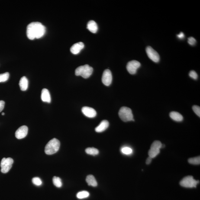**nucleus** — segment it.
<instances>
[{"instance_id": "obj_1", "label": "nucleus", "mask_w": 200, "mask_h": 200, "mask_svg": "<svg viewBox=\"0 0 200 200\" xmlns=\"http://www.w3.org/2000/svg\"><path fill=\"white\" fill-rule=\"evenodd\" d=\"M45 32V27L40 22H32L27 26V36L30 40L41 38L44 35Z\"/></svg>"}, {"instance_id": "obj_2", "label": "nucleus", "mask_w": 200, "mask_h": 200, "mask_svg": "<svg viewBox=\"0 0 200 200\" xmlns=\"http://www.w3.org/2000/svg\"><path fill=\"white\" fill-rule=\"evenodd\" d=\"M60 142L56 138H53L50 140L45 147V153L47 155H51L57 153L59 150Z\"/></svg>"}, {"instance_id": "obj_3", "label": "nucleus", "mask_w": 200, "mask_h": 200, "mask_svg": "<svg viewBox=\"0 0 200 200\" xmlns=\"http://www.w3.org/2000/svg\"><path fill=\"white\" fill-rule=\"evenodd\" d=\"M93 69L89 65H85L83 66L78 67L75 70V73L76 76H81L86 79L89 78L92 74Z\"/></svg>"}, {"instance_id": "obj_4", "label": "nucleus", "mask_w": 200, "mask_h": 200, "mask_svg": "<svg viewBox=\"0 0 200 200\" xmlns=\"http://www.w3.org/2000/svg\"><path fill=\"white\" fill-rule=\"evenodd\" d=\"M119 116L121 119L124 122L134 121L132 110L128 107H122L119 112Z\"/></svg>"}, {"instance_id": "obj_5", "label": "nucleus", "mask_w": 200, "mask_h": 200, "mask_svg": "<svg viewBox=\"0 0 200 200\" xmlns=\"http://www.w3.org/2000/svg\"><path fill=\"white\" fill-rule=\"evenodd\" d=\"M199 181L194 179L192 176L185 177L180 182V185L183 187L186 188H196Z\"/></svg>"}, {"instance_id": "obj_6", "label": "nucleus", "mask_w": 200, "mask_h": 200, "mask_svg": "<svg viewBox=\"0 0 200 200\" xmlns=\"http://www.w3.org/2000/svg\"><path fill=\"white\" fill-rule=\"evenodd\" d=\"M162 144L160 141L156 140L152 143L148 152L149 157L153 158L160 153V149L162 147Z\"/></svg>"}, {"instance_id": "obj_7", "label": "nucleus", "mask_w": 200, "mask_h": 200, "mask_svg": "<svg viewBox=\"0 0 200 200\" xmlns=\"http://www.w3.org/2000/svg\"><path fill=\"white\" fill-rule=\"evenodd\" d=\"M13 163L14 160L11 158H3L1 163V172L4 173H8L11 168Z\"/></svg>"}, {"instance_id": "obj_8", "label": "nucleus", "mask_w": 200, "mask_h": 200, "mask_svg": "<svg viewBox=\"0 0 200 200\" xmlns=\"http://www.w3.org/2000/svg\"><path fill=\"white\" fill-rule=\"evenodd\" d=\"M140 62L136 60L130 61L127 63V69L129 73L132 75H134L137 72V69L140 66Z\"/></svg>"}, {"instance_id": "obj_9", "label": "nucleus", "mask_w": 200, "mask_h": 200, "mask_svg": "<svg viewBox=\"0 0 200 200\" xmlns=\"http://www.w3.org/2000/svg\"><path fill=\"white\" fill-rule=\"evenodd\" d=\"M146 52L148 57L153 61L157 63L160 60V56L158 53L154 49L150 46L146 48Z\"/></svg>"}, {"instance_id": "obj_10", "label": "nucleus", "mask_w": 200, "mask_h": 200, "mask_svg": "<svg viewBox=\"0 0 200 200\" xmlns=\"http://www.w3.org/2000/svg\"><path fill=\"white\" fill-rule=\"evenodd\" d=\"M102 82L106 86H109L112 83V75L109 69H106L103 74Z\"/></svg>"}, {"instance_id": "obj_11", "label": "nucleus", "mask_w": 200, "mask_h": 200, "mask_svg": "<svg viewBox=\"0 0 200 200\" xmlns=\"http://www.w3.org/2000/svg\"><path fill=\"white\" fill-rule=\"evenodd\" d=\"M28 127L26 126H22L19 128L15 132V137L17 139L24 138L27 135Z\"/></svg>"}, {"instance_id": "obj_12", "label": "nucleus", "mask_w": 200, "mask_h": 200, "mask_svg": "<svg viewBox=\"0 0 200 200\" xmlns=\"http://www.w3.org/2000/svg\"><path fill=\"white\" fill-rule=\"evenodd\" d=\"M82 111L85 116L89 118H94L97 114L96 111L94 109L89 107H83L82 108Z\"/></svg>"}, {"instance_id": "obj_13", "label": "nucleus", "mask_w": 200, "mask_h": 200, "mask_svg": "<svg viewBox=\"0 0 200 200\" xmlns=\"http://www.w3.org/2000/svg\"><path fill=\"white\" fill-rule=\"evenodd\" d=\"M84 47V45L82 42L77 43L72 45L70 49L72 53L74 55L78 54Z\"/></svg>"}, {"instance_id": "obj_14", "label": "nucleus", "mask_w": 200, "mask_h": 200, "mask_svg": "<svg viewBox=\"0 0 200 200\" xmlns=\"http://www.w3.org/2000/svg\"><path fill=\"white\" fill-rule=\"evenodd\" d=\"M109 126V123L107 120H103L102 121L99 125L96 127L95 129L96 132H102L108 128Z\"/></svg>"}, {"instance_id": "obj_15", "label": "nucleus", "mask_w": 200, "mask_h": 200, "mask_svg": "<svg viewBox=\"0 0 200 200\" xmlns=\"http://www.w3.org/2000/svg\"><path fill=\"white\" fill-rule=\"evenodd\" d=\"M41 98L42 101L44 102H46L50 103L51 102V97L50 93L47 89L44 88L42 90Z\"/></svg>"}, {"instance_id": "obj_16", "label": "nucleus", "mask_w": 200, "mask_h": 200, "mask_svg": "<svg viewBox=\"0 0 200 200\" xmlns=\"http://www.w3.org/2000/svg\"><path fill=\"white\" fill-rule=\"evenodd\" d=\"M87 28L91 32L95 33L97 32L98 30V25L95 21H91L88 22Z\"/></svg>"}, {"instance_id": "obj_17", "label": "nucleus", "mask_w": 200, "mask_h": 200, "mask_svg": "<svg viewBox=\"0 0 200 200\" xmlns=\"http://www.w3.org/2000/svg\"><path fill=\"white\" fill-rule=\"evenodd\" d=\"M19 85L21 91L27 90L28 86V81L25 76H23L20 79Z\"/></svg>"}, {"instance_id": "obj_18", "label": "nucleus", "mask_w": 200, "mask_h": 200, "mask_svg": "<svg viewBox=\"0 0 200 200\" xmlns=\"http://www.w3.org/2000/svg\"><path fill=\"white\" fill-rule=\"evenodd\" d=\"M169 115L171 118L175 121L181 122L183 120V117L182 114L176 112H172Z\"/></svg>"}, {"instance_id": "obj_19", "label": "nucleus", "mask_w": 200, "mask_h": 200, "mask_svg": "<svg viewBox=\"0 0 200 200\" xmlns=\"http://www.w3.org/2000/svg\"><path fill=\"white\" fill-rule=\"evenodd\" d=\"M86 182L89 186L96 187L98 185V183L95 177L92 175H89L87 176Z\"/></svg>"}, {"instance_id": "obj_20", "label": "nucleus", "mask_w": 200, "mask_h": 200, "mask_svg": "<svg viewBox=\"0 0 200 200\" xmlns=\"http://www.w3.org/2000/svg\"><path fill=\"white\" fill-rule=\"evenodd\" d=\"M85 152L88 155L96 156L99 153L98 149L94 147H88L85 150Z\"/></svg>"}, {"instance_id": "obj_21", "label": "nucleus", "mask_w": 200, "mask_h": 200, "mask_svg": "<svg viewBox=\"0 0 200 200\" xmlns=\"http://www.w3.org/2000/svg\"><path fill=\"white\" fill-rule=\"evenodd\" d=\"M89 196V192L86 191H82L77 194L76 196L79 199H83L86 198Z\"/></svg>"}, {"instance_id": "obj_22", "label": "nucleus", "mask_w": 200, "mask_h": 200, "mask_svg": "<svg viewBox=\"0 0 200 200\" xmlns=\"http://www.w3.org/2000/svg\"><path fill=\"white\" fill-rule=\"evenodd\" d=\"M53 182L55 186L58 188L61 187L62 185L61 179L58 177L54 176L53 178Z\"/></svg>"}, {"instance_id": "obj_23", "label": "nucleus", "mask_w": 200, "mask_h": 200, "mask_svg": "<svg viewBox=\"0 0 200 200\" xmlns=\"http://www.w3.org/2000/svg\"><path fill=\"white\" fill-rule=\"evenodd\" d=\"M188 162L191 164L194 165H198L200 164V156L198 157L191 158L188 159Z\"/></svg>"}, {"instance_id": "obj_24", "label": "nucleus", "mask_w": 200, "mask_h": 200, "mask_svg": "<svg viewBox=\"0 0 200 200\" xmlns=\"http://www.w3.org/2000/svg\"><path fill=\"white\" fill-rule=\"evenodd\" d=\"M9 77V74L8 72L0 74V82H5L8 80Z\"/></svg>"}, {"instance_id": "obj_25", "label": "nucleus", "mask_w": 200, "mask_h": 200, "mask_svg": "<svg viewBox=\"0 0 200 200\" xmlns=\"http://www.w3.org/2000/svg\"><path fill=\"white\" fill-rule=\"evenodd\" d=\"M121 152L125 155H129L132 153V150L130 147H124L121 149Z\"/></svg>"}, {"instance_id": "obj_26", "label": "nucleus", "mask_w": 200, "mask_h": 200, "mask_svg": "<svg viewBox=\"0 0 200 200\" xmlns=\"http://www.w3.org/2000/svg\"><path fill=\"white\" fill-rule=\"evenodd\" d=\"M32 182L36 186H40L42 184V181L38 177L33 178L32 179Z\"/></svg>"}, {"instance_id": "obj_27", "label": "nucleus", "mask_w": 200, "mask_h": 200, "mask_svg": "<svg viewBox=\"0 0 200 200\" xmlns=\"http://www.w3.org/2000/svg\"><path fill=\"white\" fill-rule=\"evenodd\" d=\"M194 112L197 114L198 117H200V108L197 105H194L192 107Z\"/></svg>"}, {"instance_id": "obj_28", "label": "nucleus", "mask_w": 200, "mask_h": 200, "mask_svg": "<svg viewBox=\"0 0 200 200\" xmlns=\"http://www.w3.org/2000/svg\"><path fill=\"white\" fill-rule=\"evenodd\" d=\"M189 75L191 78H193L194 79H196L198 77V75H197V73L194 71H191L190 72Z\"/></svg>"}, {"instance_id": "obj_29", "label": "nucleus", "mask_w": 200, "mask_h": 200, "mask_svg": "<svg viewBox=\"0 0 200 200\" xmlns=\"http://www.w3.org/2000/svg\"><path fill=\"white\" fill-rule=\"evenodd\" d=\"M188 43L191 45L193 46L196 43V40L193 37H189L188 39Z\"/></svg>"}, {"instance_id": "obj_30", "label": "nucleus", "mask_w": 200, "mask_h": 200, "mask_svg": "<svg viewBox=\"0 0 200 200\" xmlns=\"http://www.w3.org/2000/svg\"><path fill=\"white\" fill-rule=\"evenodd\" d=\"M5 102L3 101H0V112L4 109L5 106Z\"/></svg>"}, {"instance_id": "obj_31", "label": "nucleus", "mask_w": 200, "mask_h": 200, "mask_svg": "<svg viewBox=\"0 0 200 200\" xmlns=\"http://www.w3.org/2000/svg\"><path fill=\"white\" fill-rule=\"evenodd\" d=\"M152 159L151 158L149 157L147 158V159H146V163L147 165L150 164V163H151L152 160Z\"/></svg>"}, {"instance_id": "obj_32", "label": "nucleus", "mask_w": 200, "mask_h": 200, "mask_svg": "<svg viewBox=\"0 0 200 200\" xmlns=\"http://www.w3.org/2000/svg\"><path fill=\"white\" fill-rule=\"evenodd\" d=\"M177 37H178V38L182 39L184 37L185 35L184 34V33L181 32L178 35Z\"/></svg>"}, {"instance_id": "obj_33", "label": "nucleus", "mask_w": 200, "mask_h": 200, "mask_svg": "<svg viewBox=\"0 0 200 200\" xmlns=\"http://www.w3.org/2000/svg\"><path fill=\"white\" fill-rule=\"evenodd\" d=\"M2 115H5V113H2Z\"/></svg>"}]
</instances>
